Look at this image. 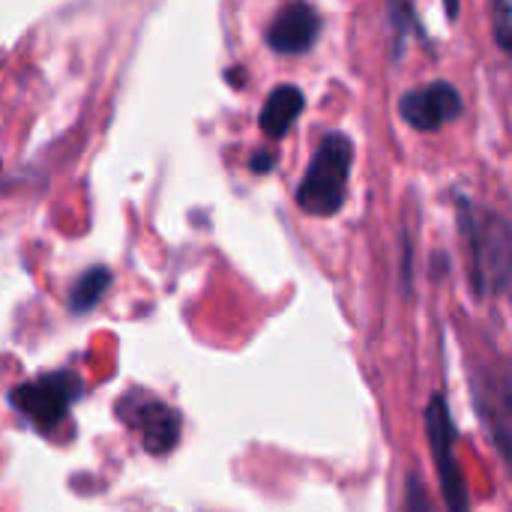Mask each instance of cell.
<instances>
[{
  "instance_id": "cell-1",
  "label": "cell",
  "mask_w": 512,
  "mask_h": 512,
  "mask_svg": "<svg viewBox=\"0 0 512 512\" xmlns=\"http://www.w3.org/2000/svg\"><path fill=\"white\" fill-rule=\"evenodd\" d=\"M459 228L471 252V276L480 294H507L512 288V225L498 213H477L459 198Z\"/></svg>"
},
{
  "instance_id": "cell-2",
  "label": "cell",
  "mask_w": 512,
  "mask_h": 512,
  "mask_svg": "<svg viewBox=\"0 0 512 512\" xmlns=\"http://www.w3.org/2000/svg\"><path fill=\"white\" fill-rule=\"evenodd\" d=\"M351 162H354V144L342 132H330L309 168L306 177L297 186V204L309 216H333L342 210L348 198V180H351Z\"/></svg>"
},
{
  "instance_id": "cell-3",
  "label": "cell",
  "mask_w": 512,
  "mask_h": 512,
  "mask_svg": "<svg viewBox=\"0 0 512 512\" xmlns=\"http://www.w3.org/2000/svg\"><path fill=\"white\" fill-rule=\"evenodd\" d=\"M78 393H81V378L75 372H51L36 381L18 384L9 393V402L27 423H33L39 432L48 435L66 420Z\"/></svg>"
},
{
  "instance_id": "cell-4",
  "label": "cell",
  "mask_w": 512,
  "mask_h": 512,
  "mask_svg": "<svg viewBox=\"0 0 512 512\" xmlns=\"http://www.w3.org/2000/svg\"><path fill=\"white\" fill-rule=\"evenodd\" d=\"M423 423H426V438H429L432 462H435V471H438V480H441L447 512H471L468 486H465L462 471L456 465V426H453L447 399L441 393H435L429 399Z\"/></svg>"
},
{
  "instance_id": "cell-5",
  "label": "cell",
  "mask_w": 512,
  "mask_h": 512,
  "mask_svg": "<svg viewBox=\"0 0 512 512\" xmlns=\"http://www.w3.org/2000/svg\"><path fill=\"white\" fill-rule=\"evenodd\" d=\"M117 414L129 423V429L138 432L144 450H150L153 456H162L177 447L180 414L171 405L159 402L156 396L132 390L117 402Z\"/></svg>"
},
{
  "instance_id": "cell-6",
  "label": "cell",
  "mask_w": 512,
  "mask_h": 512,
  "mask_svg": "<svg viewBox=\"0 0 512 512\" xmlns=\"http://www.w3.org/2000/svg\"><path fill=\"white\" fill-rule=\"evenodd\" d=\"M402 120L417 132H435L462 114V96L447 81H432L426 87L408 90L399 102Z\"/></svg>"
},
{
  "instance_id": "cell-7",
  "label": "cell",
  "mask_w": 512,
  "mask_h": 512,
  "mask_svg": "<svg viewBox=\"0 0 512 512\" xmlns=\"http://www.w3.org/2000/svg\"><path fill=\"white\" fill-rule=\"evenodd\" d=\"M480 414L486 417L498 450L512 471V366H489L486 378L477 381Z\"/></svg>"
},
{
  "instance_id": "cell-8",
  "label": "cell",
  "mask_w": 512,
  "mask_h": 512,
  "mask_svg": "<svg viewBox=\"0 0 512 512\" xmlns=\"http://www.w3.org/2000/svg\"><path fill=\"white\" fill-rule=\"evenodd\" d=\"M321 33V15L309 3H288L267 27V45L279 54H303Z\"/></svg>"
},
{
  "instance_id": "cell-9",
  "label": "cell",
  "mask_w": 512,
  "mask_h": 512,
  "mask_svg": "<svg viewBox=\"0 0 512 512\" xmlns=\"http://www.w3.org/2000/svg\"><path fill=\"white\" fill-rule=\"evenodd\" d=\"M303 105H306V99H303L300 87H294V84L276 87L267 96L264 108H261V129H264V135L267 138H282L294 126V120L300 117Z\"/></svg>"
},
{
  "instance_id": "cell-10",
  "label": "cell",
  "mask_w": 512,
  "mask_h": 512,
  "mask_svg": "<svg viewBox=\"0 0 512 512\" xmlns=\"http://www.w3.org/2000/svg\"><path fill=\"white\" fill-rule=\"evenodd\" d=\"M111 285V273L105 270V267H93V270H87L78 282H75V288H72V309L75 312H87L90 306H96V300H102V294H105V288Z\"/></svg>"
},
{
  "instance_id": "cell-11",
  "label": "cell",
  "mask_w": 512,
  "mask_h": 512,
  "mask_svg": "<svg viewBox=\"0 0 512 512\" xmlns=\"http://www.w3.org/2000/svg\"><path fill=\"white\" fill-rule=\"evenodd\" d=\"M405 512H438L426 483L420 477H414V474L405 483Z\"/></svg>"
},
{
  "instance_id": "cell-12",
  "label": "cell",
  "mask_w": 512,
  "mask_h": 512,
  "mask_svg": "<svg viewBox=\"0 0 512 512\" xmlns=\"http://www.w3.org/2000/svg\"><path fill=\"white\" fill-rule=\"evenodd\" d=\"M495 39L507 54H512V0L495 3Z\"/></svg>"
},
{
  "instance_id": "cell-13",
  "label": "cell",
  "mask_w": 512,
  "mask_h": 512,
  "mask_svg": "<svg viewBox=\"0 0 512 512\" xmlns=\"http://www.w3.org/2000/svg\"><path fill=\"white\" fill-rule=\"evenodd\" d=\"M252 165H255V171H270L267 165H273V156H255Z\"/></svg>"
}]
</instances>
